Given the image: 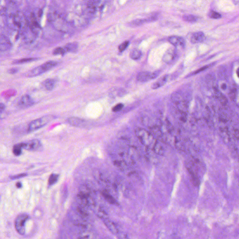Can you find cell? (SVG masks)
I'll use <instances>...</instances> for the list:
<instances>
[{"label":"cell","mask_w":239,"mask_h":239,"mask_svg":"<svg viewBox=\"0 0 239 239\" xmlns=\"http://www.w3.org/2000/svg\"><path fill=\"white\" fill-rule=\"evenodd\" d=\"M135 134L141 144L146 147V149L153 150L158 142L150 132L144 129L138 128L135 129Z\"/></svg>","instance_id":"6da1fadb"},{"label":"cell","mask_w":239,"mask_h":239,"mask_svg":"<svg viewBox=\"0 0 239 239\" xmlns=\"http://www.w3.org/2000/svg\"><path fill=\"white\" fill-rule=\"evenodd\" d=\"M8 24V25L11 28V29L15 30H24L28 26L26 19L20 13L11 15L9 16Z\"/></svg>","instance_id":"7a4b0ae2"},{"label":"cell","mask_w":239,"mask_h":239,"mask_svg":"<svg viewBox=\"0 0 239 239\" xmlns=\"http://www.w3.org/2000/svg\"><path fill=\"white\" fill-rule=\"evenodd\" d=\"M57 65H58V63L55 61L50 60V61L46 62L45 63H44L41 65L32 69V70H30L29 73H28L27 76L29 77L38 76L43 74L44 73H46L48 71L50 70L51 69L53 68L54 67L57 66Z\"/></svg>","instance_id":"3957f363"},{"label":"cell","mask_w":239,"mask_h":239,"mask_svg":"<svg viewBox=\"0 0 239 239\" xmlns=\"http://www.w3.org/2000/svg\"><path fill=\"white\" fill-rule=\"evenodd\" d=\"M53 118L50 115H46L32 121L29 125L28 131L32 132L40 129L48 124Z\"/></svg>","instance_id":"277c9868"},{"label":"cell","mask_w":239,"mask_h":239,"mask_svg":"<svg viewBox=\"0 0 239 239\" xmlns=\"http://www.w3.org/2000/svg\"><path fill=\"white\" fill-rule=\"evenodd\" d=\"M29 219L30 216L26 213L20 214L15 219V229L21 235H24L25 234L26 223Z\"/></svg>","instance_id":"5b68a950"},{"label":"cell","mask_w":239,"mask_h":239,"mask_svg":"<svg viewBox=\"0 0 239 239\" xmlns=\"http://www.w3.org/2000/svg\"><path fill=\"white\" fill-rule=\"evenodd\" d=\"M22 148L30 151H38L42 147L41 142L38 139H33L25 143H21Z\"/></svg>","instance_id":"8992f818"},{"label":"cell","mask_w":239,"mask_h":239,"mask_svg":"<svg viewBox=\"0 0 239 239\" xmlns=\"http://www.w3.org/2000/svg\"><path fill=\"white\" fill-rule=\"evenodd\" d=\"M26 20L28 25V26L30 27V30L34 34H37L39 29V26L34 14L31 13L30 15L28 16Z\"/></svg>","instance_id":"52a82bcc"},{"label":"cell","mask_w":239,"mask_h":239,"mask_svg":"<svg viewBox=\"0 0 239 239\" xmlns=\"http://www.w3.org/2000/svg\"><path fill=\"white\" fill-rule=\"evenodd\" d=\"M176 57V53L175 50L173 48L170 49L166 51L163 57V60L166 64H172Z\"/></svg>","instance_id":"ba28073f"},{"label":"cell","mask_w":239,"mask_h":239,"mask_svg":"<svg viewBox=\"0 0 239 239\" xmlns=\"http://www.w3.org/2000/svg\"><path fill=\"white\" fill-rule=\"evenodd\" d=\"M34 103V100L30 95L25 94L20 99L18 105L21 108H27L33 105Z\"/></svg>","instance_id":"9c48e42d"},{"label":"cell","mask_w":239,"mask_h":239,"mask_svg":"<svg viewBox=\"0 0 239 239\" xmlns=\"http://www.w3.org/2000/svg\"><path fill=\"white\" fill-rule=\"evenodd\" d=\"M11 47V43L7 37L4 35L0 36V51H6Z\"/></svg>","instance_id":"30bf717a"},{"label":"cell","mask_w":239,"mask_h":239,"mask_svg":"<svg viewBox=\"0 0 239 239\" xmlns=\"http://www.w3.org/2000/svg\"><path fill=\"white\" fill-rule=\"evenodd\" d=\"M137 80L141 82L144 83L153 79L152 73L149 71H141L137 75Z\"/></svg>","instance_id":"8fae6325"},{"label":"cell","mask_w":239,"mask_h":239,"mask_svg":"<svg viewBox=\"0 0 239 239\" xmlns=\"http://www.w3.org/2000/svg\"><path fill=\"white\" fill-rule=\"evenodd\" d=\"M104 224L105 225L106 228L109 229L112 233L113 234H117L119 233V230L116 225L111 220H109L108 218L103 220Z\"/></svg>","instance_id":"7c38bea8"},{"label":"cell","mask_w":239,"mask_h":239,"mask_svg":"<svg viewBox=\"0 0 239 239\" xmlns=\"http://www.w3.org/2000/svg\"><path fill=\"white\" fill-rule=\"evenodd\" d=\"M169 41L170 44L176 46L178 45H180L182 47H184L185 46V42L183 38L178 37L176 36H172L170 37Z\"/></svg>","instance_id":"4fadbf2b"},{"label":"cell","mask_w":239,"mask_h":239,"mask_svg":"<svg viewBox=\"0 0 239 239\" xmlns=\"http://www.w3.org/2000/svg\"><path fill=\"white\" fill-rule=\"evenodd\" d=\"M102 194L104 199H105L108 203L113 205H118V203L116 199H115V198H114L111 194H110V193L108 192L107 191H103Z\"/></svg>","instance_id":"5bb4252c"},{"label":"cell","mask_w":239,"mask_h":239,"mask_svg":"<svg viewBox=\"0 0 239 239\" xmlns=\"http://www.w3.org/2000/svg\"><path fill=\"white\" fill-rule=\"evenodd\" d=\"M205 38V36L204 33L202 32H197L193 34L191 38V41L193 44H197L203 42Z\"/></svg>","instance_id":"9a60e30c"},{"label":"cell","mask_w":239,"mask_h":239,"mask_svg":"<svg viewBox=\"0 0 239 239\" xmlns=\"http://www.w3.org/2000/svg\"><path fill=\"white\" fill-rule=\"evenodd\" d=\"M168 79V75H165L162 77L161 78L159 79V80L152 84V85L151 86L152 89H157L161 88L167 82Z\"/></svg>","instance_id":"2e32d148"},{"label":"cell","mask_w":239,"mask_h":239,"mask_svg":"<svg viewBox=\"0 0 239 239\" xmlns=\"http://www.w3.org/2000/svg\"><path fill=\"white\" fill-rule=\"evenodd\" d=\"M213 90H214L215 95H216L217 98L218 99V100H219V102L223 105H227V103H228V100L227 98L219 91V90L217 88H214Z\"/></svg>","instance_id":"e0dca14e"},{"label":"cell","mask_w":239,"mask_h":239,"mask_svg":"<svg viewBox=\"0 0 239 239\" xmlns=\"http://www.w3.org/2000/svg\"><path fill=\"white\" fill-rule=\"evenodd\" d=\"M67 122L71 125L78 126L85 123V121L78 117L69 118L67 120Z\"/></svg>","instance_id":"ac0fdd59"},{"label":"cell","mask_w":239,"mask_h":239,"mask_svg":"<svg viewBox=\"0 0 239 239\" xmlns=\"http://www.w3.org/2000/svg\"><path fill=\"white\" fill-rule=\"evenodd\" d=\"M56 80L54 79H48L44 81V86L48 91L53 90L55 88Z\"/></svg>","instance_id":"d6986e66"},{"label":"cell","mask_w":239,"mask_h":239,"mask_svg":"<svg viewBox=\"0 0 239 239\" xmlns=\"http://www.w3.org/2000/svg\"><path fill=\"white\" fill-rule=\"evenodd\" d=\"M114 164L118 169L122 171H124L127 168V164L124 160H116L114 161Z\"/></svg>","instance_id":"ffe728a7"},{"label":"cell","mask_w":239,"mask_h":239,"mask_svg":"<svg viewBox=\"0 0 239 239\" xmlns=\"http://www.w3.org/2000/svg\"><path fill=\"white\" fill-rule=\"evenodd\" d=\"M38 60V59L35 58H25L15 60L12 62L13 65H21L25 63H30L32 62Z\"/></svg>","instance_id":"44dd1931"},{"label":"cell","mask_w":239,"mask_h":239,"mask_svg":"<svg viewBox=\"0 0 239 239\" xmlns=\"http://www.w3.org/2000/svg\"><path fill=\"white\" fill-rule=\"evenodd\" d=\"M125 94V91L122 88H114L110 92V95L113 97H122Z\"/></svg>","instance_id":"7402d4cb"},{"label":"cell","mask_w":239,"mask_h":239,"mask_svg":"<svg viewBox=\"0 0 239 239\" xmlns=\"http://www.w3.org/2000/svg\"><path fill=\"white\" fill-rule=\"evenodd\" d=\"M141 52L138 49H134L130 52V57L133 60H137L141 57Z\"/></svg>","instance_id":"603a6c76"},{"label":"cell","mask_w":239,"mask_h":239,"mask_svg":"<svg viewBox=\"0 0 239 239\" xmlns=\"http://www.w3.org/2000/svg\"><path fill=\"white\" fill-rule=\"evenodd\" d=\"M220 134L221 136L223 138L224 141L226 142H228L230 141V137L229 135L228 130L226 128H222L220 129Z\"/></svg>","instance_id":"cb8c5ba5"},{"label":"cell","mask_w":239,"mask_h":239,"mask_svg":"<svg viewBox=\"0 0 239 239\" xmlns=\"http://www.w3.org/2000/svg\"><path fill=\"white\" fill-rule=\"evenodd\" d=\"M59 175L58 174L53 173L51 174L48 180V184L49 186H51L57 183L59 179Z\"/></svg>","instance_id":"d4e9b609"},{"label":"cell","mask_w":239,"mask_h":239,"mask_svg":"<svg viewBox=\"0 0 239 239\" xmlns=\"http://www.w3.org/2000/svg\"><path fill=\"white\" fill-rule=\"evenodd\" d=\"M22 147L21 143H18L14 146L13 149V152L15 155L16 156H19L21 155L22 153Z\"/></svg>","instance_id":"484cf974"},{"label":"cell","mask_w":239,"mask_h":239,"mask_svg":"<svg viewBox=\"0 0 239 239\" xmlns=\"http://www.w3.org/2000/svg\"><path fill=\"white\" fill-rule=\"evenodd\" d=\"M183 20L189 23H195L198 20V17L193 15H185L183 16Z\"/></svg>","instance_id":"4316f807"},{"label":"cell","mask_w":239,"mask_h":239,"mask_svg":"<svg viewBox=\"0 0 239 239\" xmlns=\"http://www.w3.org/2000/svg\"><path fill=\"white\" fill-rule=\"evenodd\" d=\"M97 215L98 216L99 218L102 219L103 220L108 218V214L106 213V212L103 209H98L97 212Z\"/></svg>","instance_id":"83f0119b"},{"label":"cell","mask_w":239,"mask_h":239,"mask_svg":"<svg viewBox=\"0 0 239 239\" xmlns=\"http://www.w3.org/2000/svg\"><path fill=\"white\" fill-rule=\"evenodd\" d=\"M65 50L67 52H75L76 51L77 49V45L76 44H69L66 46L65 48Z\"/></svg>","instance_id":"f1b7e54d"},{"label":"cell","mask_w":239,"mask_h":239,"mask_svg":"<svg viewBox=\"0 0 239 239\" xmlns=\"http://www.w3.org/2000/svg\"><path fill=\"white\" fill-rule=\"evenodd\" d=\"M67 53L65 48L62 47L57 48L53 51V54L54 55H64Z\"/></svg>","instance_id":"f546056e"},{"label":"cell","mask_w":239,"mask_h":239,"mask_svg":"<svg viewBox=\"0 0 239 239\" xmlns=\"http://www.w3.org/2000/svg\"><path fill=\"white\" fill-rule=\"evenodd\" d=\"M124 107V105L123 103H119V104H117L116 105L112 108V111L113 112H118L120 111L121 110L123 109V108Z\"/></svg>","instance_id":"4dcf8cb0"},{"label":"cell","mask_w":239,"mask_h":239,"mask_svg":"<svg viewBox=\"0 0 239 239\" xmlns=\"http://www.w3.org/2000/svg\"><path fill=\"white\" fill-rule=\"evenodd\" d=\"M210 65H205V66H204V67H202L200 68V69H198V70H196L195 71H193V72L191 74L188 75V76H193V75H196V74H198V73H200V72L204 71L206 69H207L208 68H209V67H210Z\"/></svg>","instance_id":"1f68e13d"},{"label":"cell","mask_w":239,"mask_h":239,"mask_svg":"<svg viewBox=\"0 0 239 239\" xmlns=\"http://www.w3.org/2000/svg\"><path fill=\"white\" fill-rule=\"evenodd\" d=\"M209 16L210 18L213 19H219L221 16L219 13L214 11H212L209 13Z\"/></svg>","instance_id":"d6a6232c"},{"label":"cell","mask_w":239,"mask_h":239,"mask_svg":"<svg viewBox=\"0 0 239 239\" xmlns=\"http://www.w3.org/2000/svg\"><path fill=\"white\" fill-rule=\"evenodd\" d=\"M129 41H125L121 44L119 46V50L120 51H123L125 50L128 47L129 45Z\"/></svg>","instance_id":"836d02e7"},{"label":"cell","mask_w":239,"mask_h":239,"mask_svg":"<svg viewBox=\"0 0 239 239\" xmlns=\"http://www.w3.org/2000/svg\"><path fill=\"white\" fill-rule=\"evenodd\" d=\"M28 174L27 173H22V174H18L16 175L12 176H10V179L12 180H15V179H20L21 178H24L25 176H27Z\"/></svg>","instance_id":"e575fe53"},{"label":"cell","mask_w":239,"mask_h":239,"mask_svg":"<svg viewBox=\"0 0 239 239\" xmlns=\"http://www.w3.org/2000/svg\"><path fill=\"white\" fill-rule=\"evenodd\" d=\"M92 235H91V234L89 233H83L82 234L79 235V238H82V239H89V238H93Z\"/></svg>","instance_id":"d590c367"},{"label":"cell","mask_w":239,"mask_h":239,"mask_svg":"<svg viewBox=\"0 0 239 239\" xmlns=\"http://www.w3.org/2000/svg\"><path fill=\"white\" fill-rule=\"evenodd\" d=\"M18 69L16 68H13L11 69H10L8 71V73L10 74H15L18 73Z\"/></svg>","instance_id":"8d00e7d4"},{"label":"cell","mask_w":239,"mask_h":239,"mask_svg":"<svg viewBox=\"0 0 239 239\" xmlns=\"http://www.w3.org/2000/svg\"><path fill=\"white\" fill-rule=\"evenodd\" d=\"M6 109V106L3 103H0V113H3Z\"/></svg>","instance_id":"74e56055"},{"label":"cell","mask_w":239,"mask_h":239,"mask_svg":"<svg viewBox=\"0 0 239 239\" xmlns=\"http://www.w3.org/2000/svg\"><path fill=\"white\" fill-rule=\"evenodd\" d=\"M160 73V72L159 71H155L154 73H152V78H153V79H155V78H157L158 76H159Z\"/></svg>","instance_id":"f35d334b"},{"label":"cell","mask_w":239,"mask_h":239,"mask_svg":"<svg viewBox=\"0 0 239 239\" xmlns=\"http://www.w3.org/2000/svg\"><path fill=\"white\" fill-rule=\"evenodd\" d=\"M16 186L18 188H21L22 187V186H23V184H22L21 182H18L17 183V184H16Z\"/></svg>","instance_id":"ab89813d"},{"label":"cell","mask_w":239,"mask_h":239,"mask_svg":"<svg viewBox=\"0 0 239 239\" xmlns=\"http://www.w3.org/2000/svg\"><path fill=\"white\" fill-rule=\"evenodd\" d=\"M227 85L226 84H222V85L221 86V88L222 89H223V90H226V89H227Z\"/></svg>","instance_id":"60d3db41"},{"label":"cell","mask_w":239,"mask_h":239,"mask_svg":"<svg viewBox=\"0 0 239 239\" xmlns=\"http://www.w3.org/2000/svg\"><path fill=\"white\" fill-rule=\"evenodd\" d=\"M233 2L235 5H237L239 3V0H233Z\"/></svg>","instance_id":"b9f144b4"},{"label":"cell","mask_w":239,"mask_h":239,"mask_svg":"<svg viewBox=\"0 0 239 239\" xmlns=\"http://www.w3.org/2000/svg\"><path fill=\"white\" fill-rule=\"evenodd\" d=\"M1 115H0V119H1Z\"/></svg>","instance_id":"7bdbcfd3"}]
</instances>
